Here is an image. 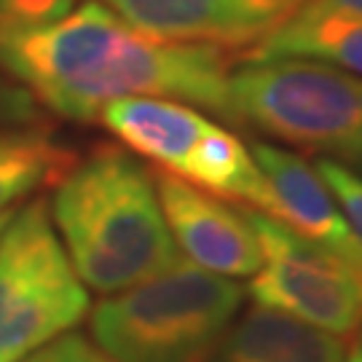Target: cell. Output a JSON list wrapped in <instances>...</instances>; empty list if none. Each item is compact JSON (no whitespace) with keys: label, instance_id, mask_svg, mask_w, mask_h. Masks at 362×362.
<instances>
[{"label":"cell","instance_id":"21","mask_svg":"<svg viewBox=\"0 0 362 362\" xmlns=\"http://www.w3.org/2000/svg\"><path fill=\"white\" fill-rule=\"evenodd\" d=\"M360 327H362V325H360Z\"/></svg>","mask_w":362,"mask_h":362},{"label":"cell","instance_id":"20","mask_svg":"<svg viewBox=\"0 0 362 362\" xmlns=\"http://www.w3.org/2000/svg\"><path fill=\"white\" fill-rule=\"evenodd\" d=\"M344 362H362V349H357V346H354V349L346 354V360H344Z\"/></svg>","mask_w":362,"mask_h":362},{"label":"cell","instance_id":"6","mask_svg":"<svg viewBox=\"0 0 362 362\" xmlns=\"http://www.w3.org/2000/svg\"><path fill=\"white\" fill-rule=\"evenodd\" d=\"M89 314V293L67 258L46 202L13 209L0 231V362H22Z\"/></svg>","mask_w":362,"mask_h":362},{"label":"cell","instance_id":"15","mask_svg":"<svg viewBox=\"0 0 362 362\" xmlns=\"http://www.w3.org/2000/svg\"><path fill=\"white\" fill-rule=\"evenodd\" d=\"M73 6L76 0H0V30L52 25Z\"/></svg>","mask_w":362,"mask_h":362},{"label":"cell","instance_id":"5","mask_svg":"<svg viewBox=\"0 0 362 362\" xmlns=\"http://www.w3.org/2000/svg\"><path fill=\"white\" fill-rule=\"evenodd\" d=\"M107 129L158 169L260 212L274 209V191L255 158L233 132L209 121L194 105L164 97H127L105 105Z\"/></svg>","mask_w":362,"mask_h":362},{"label":"cell","instance_id":"9","mask_svg":"<svg viewBox=\"0 0 362 362\" xmlns=\"http://www.w3.org/2000/svg\"><path fill=\"white\" fill-rule=\"evenodd\" d=\"M153 182L169 233L191 263L226 279L258 272L263 252L245 209L228 207L164 169H153Z\"/></svg>","mask_w":362,"mask_h":362},{"label":"cell","instance_id":"19","mask_svg":"<svg viewBox=\"0 0 362 362\" xmlns=\"http://www.w3.org/2000/svg\"><path fill=\"white\" fill-rule=\"evenodd\" d=\"M11 215H13V209H3V212H0V231H3L6 226H8V220H11Z\"/></svg>","mask_w":362,"mask_h":362},{"label":"cell","instance_id":"13","mask_svg":"<svg viewBox=\"0 0 362 362\" xmlns=\"http://www.w3.org/2000/svg\"><path fill=\"white\" fill-rule=\"evenodd\" d=\"M73 164V153L46 132H0V212L54 180Z\"/></svg>","mask_w":362,"mask_h":362},{"label":"cell","instance_id":"3","mask_svg":"<svg viewBox=\"0 0 362 362\" xmlns=\"http://www.w3.org/2000/svg\"><path fill=\"white\" fill-rule=\"evenodd\" d=\"M245 300L233 279L180 258L91 311L94 344L113 362H207Z\"/></svg>","mask_w":362,"mask_h":362},{"label":"cell","instance_id":"16","mask_svg":"<svg viewBox=\"0 0 362 362\" xmlns=\"http://www.w3.org/2000/svg\"><path fill=\"white\" fill-rule=\"evenodd\" d=\"M22 362H113L100 346L89 344L86 338L65 333V336L54 338L52 344L40 346Z\"/></svg>","mask_w":362,"mask_h":362},{"label":"cell","instance_id":"14","mask_svg":"<svg viewBox=\"0 0 362 362\" xmlns=\"http://www.w3.org/2000/svg\"><path fill=\"white\" fill-rule=\"evenodd\" d=\"M314 169L322 177L325 185L330 188V194L336 196L341 212L349 220L354 233L362 239V177H357L349 167H341L333 158H320Z\"/></svg>","mask_w":362,"mask_h":362},{"label":"cell","instance_id":"10","mask_svg":"<svg viewBox=\"0 0 362 362\" xmlns=\"http://www.w3.org/2000/svg\"><path fill=\"white\" fill-rule=\"evenodd\" d=\"M250 153L276 196L274 218L306 236L309 242L362 269V239L338 209L330 188L317 175V169L303 156L274 148L269 143H255Z\"/></svg>","mask_w":362,"mask_h":362},{"label":"cell","instance_id":"4","mask_svg":"<svg viewBox=\"0 0 362 362\" xmlns=\"http://www.w3.org/2000/svg\"><path fill=\"white\" fill-rule=\"evenodd\" d=\"M233 124L274 140L341 158L362 148V78L311 59L245 62L231 73Z\"/></svg>","mask_w":362,"mask_h":362},{"label":"cell","instance_id":"18","mask_svg":"<svg viewBox=\"0 0 362 362\" xmlns=\"http://www.w3.org/2000/svg\"><path fill=\"white\" fill-rule=\"evenodd\" d=\"M349 167H354V175H357V177H362V148H360V153L349 161Z\"/></svg>","mask_w":362,"mask_h":362},{"label":"cell","instance_id":"11","mask_svg":"<svg viewBox=\"0 0 362 362\" xmlns=\"http://www.w3.org/2000/svg\"><path fill=\"white\" fill-rule=\"evenodd\" d=\"M344 338L300 322L290 314L252 306L233 320L207 362H344Z\"/></svg>","mask_w":362,"mask_h":362},{"label":"cell","instance_id":"17","mask_svg":"<svg viewBox=\"0 0 362 362\" xmlns=\"http://www.w3.org/2000/svg\"><path fill=\"white\" fill-rule=\"evenodd\" d=\"M311 6H322V8H338V11L362 13V0H306Z\"/></svg>","mask_w":362,"mask_h":362},{"label":"cell","instance_id":"8","mask_svg":"<svg viewBox=\"0 0 362 362\" xmlns=\"http://www.w3.org/2000/svg\"><path fill=\"white\" fill-rule=\"evenodd\" d=\"M137 33L250 52L303 0H100Z\"/></svg>","mask_w":362,"mask_h":362},{"label":"cell","instance_id":"1","mask_svg":"<svg viewBox=\"0 0 362 362\" xmlns=\"http://www.w3.org/2000/svg\"><path fill=\"white\" fill-rule=\"evenodd\" d=\"M0 67L73 121H94L127 97H164L233 124L231 52L143 35L100 0L52 25L0 30Z\"/></svg>","mask_w":362,"mask_h":362},{"label":"cell","instance_id":"7","mask_svg":"<svg viewBox=\"0 0 362 362\" xmlns=\"http://www.w3.org/2000/svg\"><path fill=\"white\" fill-rule=\"evenodd\" d=\"M245 215L263 252L247 287L252 300L330 336H351L362 325V269L266 212L245 209Z\"/></svg>","mask_w":362,"mask_h":362},{"label":"cell","instance_id":"2","mask_svg":"<svg viewBox=\"0 0 362 362\" xmlns=\"http://www.w3.org/2000/svg\"><path fill=\"white\" fill-rule=\"evenodd\" d=\"M52 223L83 285L121 293L182 258L158 204L153 172L118 145L70 164L52 199Z\"/></svg>","mask_w":362,"mask_h":362},{"label":"cell","instance_id":"12","mask_svg":"<svg viewBox=\"0 0 362 362\" xmlns=\"http://www.w3.org/2000/svg\"><path fill=\"white\" fill-rule=\"evenodd\" d=\"M311 59L362 78V13L300 3L282 25L245 52V62Z\"/></svg>","mask_w":362,"mask_h":362}]
</instances>
